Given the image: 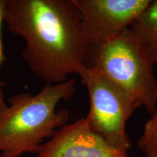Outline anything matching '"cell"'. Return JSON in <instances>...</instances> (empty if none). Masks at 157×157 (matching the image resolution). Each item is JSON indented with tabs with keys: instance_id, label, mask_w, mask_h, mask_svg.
Returning <instances> with one entry per match:
<instances>
[{
	"instance_id": "8",
	"label": "cell",
	"mask_w": 157,
	"mask_h": 157,
	"mask_svg": "<svg viewBox=\"0 0 157 157\" xmlns=\"http://www.w3.org/2000/svg\"><path fill=\"white\" fill-rule=\"evenodd\" d=\"M137 146L145 157H157V109L145 124Z\"/></svg>"
},
{
	"instance_id": "5",
	"label": "cell",
	"mask_w": 157,
	"mask_h": 157,
	"mask_svg": "<svg viewBox=\"0 0 157 157\" xmlns=\"http://www.w3.org/2000/svg\"><path fill=\"white\" fill-rule=\"evenodd\" d=\"M152 0H74L92 48L129 29Z\"/></svg>"
},
{
	"instance_id": "2",
	"label": "cell",
	"mask_w": 157,
	"mask_h": 157,
	"mask_svg": "<svg viewBox=\"0 0 157 157\" xmlns=\"http://www.w3.org/2000/svg\"><path fill=\"white\" fill-rule=\"evenodd\" d=\"M76 80L45 84L36 95L22 93L10 96L0 109V157H20L38 153L44 141L53 137L67 122V110L57 111L60 102L76 93Z\"/></svg>"
},
{
	"instance_id": "1",
	"label": "cell",
	"mask_w": 157,
	"mask_h": 157,
	"mask_svg": "<svg viewBox=\"0 0 157 157\" xmlns=\"http://www.w3.org/2000/svg\"><path fill=\"white\" fill-rule=\"evenodd\" d=\"M4 23L25 43L22 58L45 84L78 75L92 46L74 0H6Z\"/></svg>"
},
{
	"instance_id": "6",
	"label": "cell",
	"mask_w": 157,
	"mask_h": 157,
	"mask_svg": "<svg viewBox=\"0 0 157 157\" xmlns=\"http://www.w3.org/2000/svg\"><path fill=\"white\" fill-rule=\"evenodd\" d=\"M38 157H128V154L94 132L86 117H82L58 129L42 145Z\"/></svg>"
},
{
	"instance_id": "3",
	"label": "cell",
	"mask_w": 157,
	"mask_h": 157,
	"mask_svg": "<svg viewBox=\"0 0 157 157\" xmlns=\"http://www.w3.org/2000/svg\"><path fill=\"white\" fill-rule=\"evenodd\" d=\"M154 63L130 29L94 47L86 66L99 70L153 115L157 109V79Z\"/></svg>"
},
{
	"instance_id": "9",
	"label": "cell",
	"mask_w": 157,
	"mask_h": 157,
	"mask_svg": "<svg viewBox=\"0 0 157 157\" xmlns=\"http://www.w3.org/2000/svg\"><path fill=\"white\" fill-rule=\"evenodd\" d=\"M6 5V0H0V68L2 66L3 63L6 60V57L4 52V48L2 43V27L4 23V10ZM5 83L0 81V109H3L7 105V103L5 100V95L3 93V87Z\"/></svg>"
},
{
	"instance_id": "7",
	"label": "cell",
	"mask_w": 157,
	"mask_h": 157,
	"mask_svg": "<svg viewBox=\"0 0 157 157\" xmlns=\"http://www.w3.org/2000/svg\"><path fill=\"white\" fill-rule=\"evenodd\" d=\"M129 29L157 65V0L151 2Z\"/></svg>"
},
{
	"instance_id": "4",
	"label": "cell",
	"mask_w": 157,
	"mask_h": 157,
	"mask_svg": "<svg viewBox=\"0 0 157 157\" xmlns=\"http://www.w3.org/2000/svg\"><path fill=\"white\" fill-rule=\"evenodd\" d=\"M78 76L89 93L90 107L86 119L90 127L110 144L127 153L131 141L127 122L141 104L97 68L84 66Z\"/></svg>"
}]
</instances>
